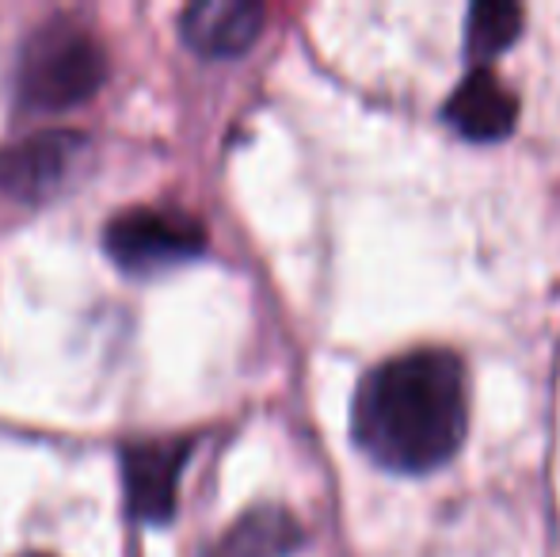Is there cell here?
<instances>
[{
  "label": "cell",
  "instance_id": "cell-10",
  "mask_svg": "<svg viewBox=\"0 0 560 557\" xmlns=\"http://www.w3.org/2000/svg\"><path fill=\"white\" fill-rule=\"evenodd\" d=\"M20 557H50V554H20Z\"/></svg>",
  "mask_w": 560,
  "mask_h": 557
},
{
  "label": "cell",
  "instance_id": "cell-1",
  "mask_svg": "<svg viewBox=\"0 0 560 557\" xmlns=\"http://www.w3.org/2000/svg\"><path fill=\"white\" fill-rule=\"evenodd\" d=\"M465 367L446 348H416L366 371L351 402V436L374 466L431 474L465 443Z\"/></svg>",
  "mask_w": 560,
  "mask_h": 557
},
{
  "label": "cell",
  "instance_id": "cell-3",
  "mask_svg": "<svg viewBox=\"0 0 560 557\" xmlns=\"http://www.w3.org/2000/svg\"><path fill=\"white\" fill-rule=\"evenodd\" d=\"M107 256L130 276H156L179 268L207 248V230L184 210L133 207L122 210L104 230Z\"/></svg>",
  "mask_w": 560,
  "mask_h": 557
},
{
  "label": "cell",
  "instance_id": "cell-7",
  "mask_svg": "<svg viewBox=\"0 0 560 557\" xmlns=\"http://www.w3.org/2000/svg\"><path fill=\"white\" fill-rule=\"evenodd\" d=\"M305 531L287 508L259 504L248 508L233 527L207 550V557H290L302 546Z\"/></svg>",
  "mask_w": 560,
  "mask_h": 557
},
{
  "label": "cell",
  "instance_id": "cell-2",
  "mask_svg": "<svg viewBox=\"0 0 560 557\" xmlns=\"http://www.w3.org/2000/svg\"><path fill=\"white\" fill-rule=\"evenodd\" d=\"M104 46L77 23H46L20 54V100L38 112H66L84 104L104 84Z\"/></svg>",
  "mask_w": 560,
  "mask_h": 557
},
{
  "label": "cell",
  "instance_id": "cell-8",
  "mask_svg": "<svg viewBox=\"0 0 560 557\" xmlns=\"http://www.w3.org/2000/svg\"><path fill=\"white\" fill-rule=\"evenodd\" d=\"M69 146L61 138H38L31 146L8 149L0 156V187L15 195H35V192H50L61 179L69 164Z\"/></svg>",
  "mask_w": 560,
  "mask_h": 557
},
{
  "label": "cell",
  "instance_id": "cell-6",
  "mask_svg": "<svg viewBox=\"0 0 560 557\" xmlns=\"http://www.w3.org/2000/svg\"><path fill=\"white\" fill-rule=\"evenodd\" d=\"M446 119L469 141H500L515 130L518 100L492 69H472L446 100Z\"/></svg>",
  "mask_w": 560,
  "mask_h": 557
},
{
  "label": "cell",
  "instance_id": "cell-9",
  "mask_svg": "<svg viewBox=\"0 0 560 557\" xmlns=\"http://www.w3.org/2000/svg\"><path fill=\"white\" fill-rule=\"evenodd\" d=\"M523 35V8L503 4V0H485V4L469 8V23H465V50L477 61V69H485V61H492L495 54L508 50L515 38Z\"/></svg>",
  "mask_w": 560,
  "mask_h": 557
},
{
  "label": "cell",
  "instance_id": "cell-4",
  "mask_svg": "<svg viewBox=\"0 0 560 557\" xmlns=\"http://www.w3.org/2000/svg\"><path fill=\"white\" fill-rule=\"evenodd\" d=\"M191 454V439H138L122 451L126 504L138 523H168L179 504V474Z\"/></svg>",
  "mask_w": 560,
  "mask_h": 557
},
{
  "label": "cell",
  "instance_id": "cell-5",
  "mask_svg": "<svg viewBox=\"0 0 560 557\" xmlns=\"http://www.w3.org/2000/svg\"><path fill=\"white\" fill-rule=\"evenodd\" d=\"M264 4L256 0H199L184 8V43L202 58H236L264 31Z\"/></svg>",
  "mask_w": 560,
  "mask_h": 557
}]
</instances>
